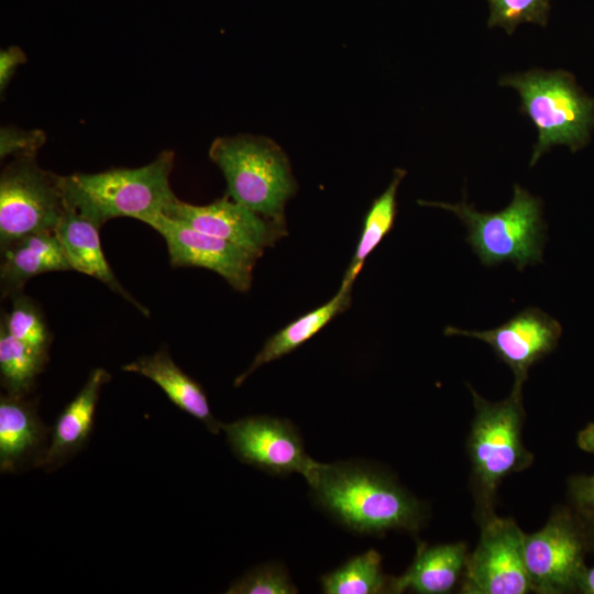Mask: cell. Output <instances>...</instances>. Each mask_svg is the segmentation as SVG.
<instances>
[{
    "label": "cell",
    "instance_id": "obj_4",
    "mask_svg": "<svg viewBox=\"0 0 594 594\" xmlns=\"http://www.w3.org/2000/svg\"><path fill=\"white\" fill-rule=\"evenodd\" d=\"M499 85L518 92L520 113L527 116L538 131L530 166L556 145H566L575 152L587 143L594 127V99L579 88L572 74L534 68L504 75Z\"/></svg>",
    "mask_w": 594,
    "mask_h": 594
},
{
    "label": "cell",
    "instance_id": "obj_25",
    "mask_svg": "<svg viewBox=\"0 0 594 594\" xmlns=\"http://www.w3.org/2000/svg\"><path fill=\"white\" fill-rule=\"evenodd\" d=\"M227 594H296L288 570L279 562L258 564L231 583Z\"/></svg>",
    "mask_w": 594,
    "mask_h": 594
},
{
    "label": "cell",
    "instance_id": "obj_20",
    "mask_svg": "<svg viewBox=\"0 0 594 594\" xmlns=\"http://www.w3.org/2000/svg\"><path fill=\"white\" fill-rule=\"evenodd\" d=\"M352 286L353 284L342 280L339 290L329 301L300 316L270 337L248 370L234 380V386H240L258 367L299 348L324 328L336 316L345 311L351 304Z\"/></svg>",
    "mask_w": 594,
    "mask_h": 594
},
{
    "label": "cell",
    "instance_id": "obj_29",
    "mask_svg": "<svg viewBox=\"0 0 594 594\" xmlns=\"http://www.w3.org/2000/svg\"><path fill=\"white\" fill-rule=\"evenodd\" d=\"M569 491L578 506L594 510V476H573L569 482Z\"/></svg>",
    "mask_w": 594,
    "mask_h": 594
},
{
    "label": "cell",
    "instance_id": "obj_24",
    "mask_svg": "<svg viewBox=\"0 0 594 594\" xmlns=\"http://www.w3.org/2000/svg\"><path fill=\"white\" fill-rule=\"evenodd\" d=\"M12 306L1 324L18 340L48 354L51 333L40 307L22 292L11 296Z\"/></svg>",
    "mask_w": 594,
    "mask_h": 594
},
{
    "label": "cell",
    "instance_id": "obj_13",
    "mask_svg": "<svg viewBox=\"0 0 594 594\" xmlns=\"http://www.w3.org/2000/svg\"><path fill=\"white\" fill-rule=\"evenodd\" d=\"M163 215L240 245L258 257L288 233L286 221L265 218L228 195L208 205H193L176 197Z\"/></svg>",
    "mask_w": 594,
    "mask_h": 594
},
{
    "label": "cell",
    "instance_id": "obj_7",
    "mask_svg": "<svg viewBox=\"0 0 594 594\" xmlns=\"http://www.w3.org/2000/svg\"><path fill=\"white\" fill-rule=\"evenodd\" d=\"M61 175L35 157H18L0 175V246L33 233L55 232L66 206Z\"/></svg>",
    "mask_w": 594,
    "mask_h": 594
},
{
    "label": "cell",
    "instance_id": "obj_26",
    "mask_svg": "<svg viewBox=\"0 0 594 594\" xmlns=\"http://www.w3.org/2000/svg\"><path fill=\"white\" fill-rule=\"evenodd\" d=\"M490 3L488 28L499 26L513 34L521 23L546 26L550 0H487Z\"/></svg>",
    "mask_w": 594,
    "mask_h": 594
},
{
    "label": "cell",
    "instance_id": "obj_8",
    "mask_svg": "<svg viewBox=\"0 0 594 594\" xmlns=\"http://www.w3.org/2000/svg\"><path fill=\"white\" fill-rule=\"evenodd\" d=\"M524 532L512 518L481 517V536L468 556L461 593L526 594L531 584L524 558Z\"/></svg>",
    "mask_w": 594,
    "mask_h": 594
},
{
    "label": "cell",
    "instance_id": "obj_16",
    "mask_svg": "<svg viewBox=\"0 0 594 594\" xmlns=\"http://www.w3.org/2000/svg\"><path fill=\"white\" fill-rule=\"evenodd\" d=\"M99 230L100 228L96 223L66 208L55 229V234L73 271L98 279L136 307L144 316H148V310L116 277L105 256Z\"/></svg>",
    "mask_w": 594,
    "mask_h": 594
},
{
    "label": "cell",
    "instance_id": "obj_18",
    "mask_svg": "<svg viewBox=\"0 0 594 594\" xmlns=\"http://www.w3.org/2000/svg\"><path fill=\"white\" fill-rule=\"evenodd\" d=\"M121 369L151 380L178 409L202 422L210 432H220L221 421L213 417L202 386L173 361L166 349L140 356Z\"/></svg>",
    "mask_w": 594,
    "mask_h": 594
},
{
    "label": "cell",
    "instance_id": "obj_19",
    "mask_svg": "<svg viewBox=\"0 0 594 594\" xmlns=\"http://www.w3.org/2000/svg\"><path fill=\"white\" fill-rule=\"evenodd\" d=\"M468 556L464 542L435 546L420 543L405 573L392 578L391 593L407 590L419 594L450 593L464 571Z\"/></svg>",
    "mask_w": 594,
    "mask_h": 594
},
{
    "label": "cell",
    "instance_id": "obj_27",
    "mask_svg": "<svg viewBox=\"0 0 594 594\" xmlns=\"http://www.w3.org/2000/svg\"><path fill=\"white\" fill-rule=\"evenodd\" d=\"M46 134L40 129L23 130L16 127L0 129V157H35L44 145Z\"/></svg>",
    "mask_w": 594,
    "mask_h": 594
},
{
    "label": "cell",
    "instance_id": "obj_31",
    "mask_svg": "<svg viewBox=\"0 0 594 594\" xmlns=\"http://www.w3.org/2000/svg\"><path fill=\"white\" fill-rule=\"evenodd\" d=\"M578 590L585 594H594V566L585 569L579 581Z\"/></svg>",
    "mask_w": 594,
    "mask_h": 594
},
{
    "label": "cell",
    "instance_id": "obj_14",
    "mask_svg": "<svg viewBox=\"0 0 594 594\" xmlns=\"http://www.w3.org/2000/svg\"><path fill=\"white\" fill-rule=\"evenodd\" d=\"M52 427L37 414L36 400L28 396L1 395L0 398V471L18 473L42 468Z\"/></svg>",
    "mask_w": 594,
    "mask_h": 594
},
{
    "label": "cell",
    "instance_id": "obj_1",
    "mask_svg": "<svg viewBox=\"0 0 594 594\" xmlns=\"http://www.w3.org/2000/svg\"><path fill=\"white\" fill-rule=\"evenodd\" d=\"M305 480L315 505L353 534H415L426 520L422 504L394 476L366 461H317Z\"/></svg>",
    "mask_w": 594,
    "mask_h": 594
},
{
    "label": "cell",
    "instance_id": "obj_6",
    "mask_svg": "<svg viewBox=\"0 0 594 594\" xmlns=\"http://www.w3.org/2000/svg\"><path fill=\"white\" fill-rule=\"evenodd\" d=\"M469 388L475 414L466 448L482 517L493 512V499L503 480L528 468L534 455L521 439L525 415L521 389L513 387L505 399L491 403Z\"/></svg>",
    "mask_w": 594,
    "mask_h": 594
},
{
    "label": "cell",
    "instance_id": "obj_3",
    "mask_svg": "<svg viewBox=\"0 0 594 594\" xmlns=\"http://www.w3.org/2000/svg\"><path fill=\"white\" fill-rule=\"evenodd\" d=\"M454 213L466 227V243L485 266L504 262L522 271L542 262L547 240L543 204L520 185H514L510 204L497 212H480L465 199L458 204L418 200Z\"/></svg>",
    "mask_w": 594,
    "mask_h": 594
},
{
    "label": "cell",
    "instance_id": "obj_21",
    "mask_svg": "<svg viewBox=\"0 0 594 594\" xmlns=\"http://www.w3.org/2000/svg\"><path fill=\"white\" fill-rule=\"evenodd\" d=\"M392 576L384 574L382 556L370 549L343 562L320 578L324 594L391 593Z\"/></svg>",
    "mask_w": 594,
    "mask_h": 594
},
{
    "label": "cell",
    "instance_id": "obj_23",
    "mask_svg": "<svg viewBox=\"0 0 594 594\" xmlns=\"http://www.w3.org/2000/svg\"><path fill=\"white\" fill-rule=\"evenodd\" d=\"M47 361L48 354L18 340L0 326V376L7 394L29 396Z\"/></svg>",
    "mask_w": 594,
    "mask_h": 594
},
{
    "label": "cell",
    "instance_id": "obj_5",
    "mask_svg": "<svg viewBox=\"0 0 594 594\" xmlns=\"http://www.w3.org/2000/svg\"><path fill=\"white\" fill-rule=\"evenodd\" d=\"M209 157L223 174L226 195L265 218L285 221L297 184L276 143L255 135L222 136L212 142Z\"/></svg>",
    "mask_w": 594,
    "mask_h": 594
},
{
    "label": "cell",
    "instance_id": "obj_11",
    "mask_svg": "<svg viewBox=\"0 0 594 594\" xmlns=\"http://www.w3.org/2000/svg\"><path fill=\"white\" fill-rule=\"evenodd\" d=\"M144 223L166 243L173 267H204L220 275L235 290L248 292L258 256L221 238L198 231L158 213Z\"/></svg>",
    "mask_w": 594,
    "mask_h": 594
},
{
    "label": "cell",
    "instance_id": "obj_22",
    "mask_svg": "<svg viewBox=\"0 0 594 594\" xmlns=\"http://www.w3.org/2000/svg\"><path fill=\"white\" fill-rule=\"evenodd\" d=\"M406 170L396 168L387 188L373 200L367 210L354 255L343 280L353 284L365 260L393 229L397 213V190Z\"/></svg>",
    "mask_w": 594,
    "mask_h": 594
},
{
    "label": "cell",
    "instance_id": "obj_15",
    "mask_svg": "<svg viewBox=\"0 0 594 594\" xmlns=\"http://www.w3.org/2000/svg\"><path fill=\"white\" fill-rule=\"evenodd\" d=\"M110 380L105 369H94L81 389L61 411L52 427L42 464L46 471L58 469L86 446L94 430L100 391Z\"/></svg>",
    "mask_w": 594,
    "mask_h": 594
},
{
    "label": "cell",
    "instance_id": "obj_12",
    "mask_svg": "<svg viewBox=\"0 0 594 594\" xmlns=\"http://www.w3.org/2000/svg\"><path fill=\"white\" fill-rule=\"evenodd\" d=\"M446 336H463L487 343L514 374V388L522 389L530 367L551 353L562 334L560 322L543 310L529 307L503 324L483 331L447 327Z\"/></svg>",
    "mask_w": 594,
    "mask_h": 594
},
{
    "label": "cell",
    "instance_id": "obj_30",
    "mask_svg": "<svg viewBox=\"0 0 594 594\" xmlns=\"http://www.w3.org/2000/svg\"><path fill=\"white\" fill-rule=\"evenodd\" d=\"M579 447L592 454H594V424H588L578 435Z\"/></svg>",
    "mask_w": 594,
    "mask_h": 594
},
{
    "label": "cell",
    "instance_id": "obj_10",
    "mask_svg": "<svg viewBox=\"0 0 594 594\" xmlns=\"http://www.w3.org/2000/svg\"><path fill=\"white\" fill-rule=\"evenodd\" d=\"M584 554V536L568 512L554 513L540 530L525 534L524 558L532 592L560 594L578 590L586 569Z\"/></svg>",
    "mask_w": 594,
    "mask_h": 594
},
{
    "label": "cell",
    "instance_id": "obj_28",
    "mask_svg": "<svg viewBox=\"0 0 594 594\" xmlns=\"http://www.w3.org/2000/svg\"><path fill=\"white\" fill-rule=\"evenodd\" d=\"M26 62V55L18 46H10L0 52V91L3 92L18 67Z\"/></svg>",
    "mask_w": 594,
    "mask_h": 594
},
{
    "label": "cell",
    "instance_id": "obj_17",
    "mask_svg": "<svg viewBox=\"0 0 594 594\" xmlns=\"http://www.w3.org/2000/svg\"><path fill=\"white\" fill-rule=\"evenodd\" d=\"M73 271L55 232L33 233L1 248L2 297L22 292L25 283L44 273Z\"/></svg>",
    "mask_w": 594,
    "mask_h": 594
},
{
    "label": "cell",
    "instance_id": "obj_9",
    "mask_svg": "<svg viewBox=\"0 0 594 594\" xmlns=\"http://www.w3.org/2000/svg\"><path fill=\"white\" fill-rule=\"evenodd\" d=\"M232 453L242 463L268 475L304 477L317 463L305 449L298 428L288 419L267 415L248 416L221 422Z\"/></svg>",
    "mask_w": 594,
    "mask_h": 594
},
{
    "label": "cell",
    "instance_id": "obj_2",
    "mask_svg": "<svg viewBox=\"0 0 594 594\" xmlns=\"http://www.w3.org/2000/svg\"><path fill=\"white\" fill-rule=\"evenodd\" d=\"M174 161L173 151H163L141 167L61 175L65 206L99 228L116 218L145 222L176 198L169 183Z\"/></svg>",
    "mask_w": 594,
    "mask_h": 594
}]
</instances>
